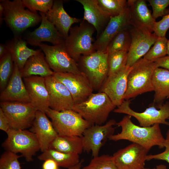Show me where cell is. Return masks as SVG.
<instances>
[{"label": "cell", "mask_w": 169, "mask_h": 169, "mask_svg": "<svg viewBox=\"0 0 169 169\" xmlns=\"http://www.w3.org/2000/svg\"><path fill=\"white\" fill-rule=\"evenodd\" d=\"M131 117L127 115L116 123V125L121 127V131L111 136L109 140H128L141 146L148 151L154 146H158L160 148L164 147L166 139L161 133L160 124L148 127L139 126L133 123Z\"/></svg>", "instance_id": "obj_1"}, {"label": "cell", "mask_w": 169, "mask_h": 169, "mask_svg": "<svg viewBox=\"0 0 169 169\" xmlns=\"http://www.w3.org/2000/svg\"><path fill=\"white\" fill-rule=\"evenodd\" d=\"M0 3L4 8L3 20L12 30L14 37H20L27 28L41 21L40 15L25 9L22 0H2Z\"/></svg>", "instance_id": "obj_2"}, {"label": "cell", "mask_w": 169, "mask_h": 169, "mask_svg": "<svg viewBox=\"0 0 169 169\" xmlns=\"http://www.w3.org/2000/svg\"><path fill=\"white\" fill-rule=\"evenodd\" d=\"M116 106L104 93H92L85 100L75 104L73 110L91 125H102Z\"/></svg>", "instance_id": "obj_3"}, {"label": "cell", "mask_w": 169, "mask_h": 169, "mask_svg": "<svg viewBox=\"0 0 169 169\" xmlns=\"http://www.w3.org/2000/svg\"><path fill=\"white\" fill-rule=\"evenodd\" d=\"M156 68L155 62L150 61L143 58L134 64L128 75L125 100L154 91L152 79Z\"/></svg>", "instance_id": "obj_4"}, {"label": "cell", "mask_w": 169, "mask_h": 169, "mask_svg": "<svg viewBox=\"0 0 169 169\" xmlns=\"http://www.w3.org/2000/svg\"><path fill=\"white\" fill-rule=\"evenodd\" d=\"M95 31L92 25L83 19L79 25L70 28L64 44L69 55L77 62L82 55L96 51L93 38Z\"/></svg>", "instance_id": "obj_5"}, {"label": "cell", "mask_w": 169, "mask_h": 169, "mask_svg": "<svg viewBox=\"0 0 169 169\" xmlns=\"http://www.w3.org/2000/svg\"><path fill=\"white\" fill-rule=\"evenodd\" d=\"M58 134L81 137L92 125L73 110L57 111L49 108L46 111Z\"/></svg>", "instance_id": "obj_6"}, {"label": "cell", "mask_w": 169, "mask_h": 169, "mask_svg": "<svg viewBox=\"0 0 169 169\" xmlns=\"http://www.w3.org/2000/svg\"><path fill=\"white\" fill-rule=\"evenodd\" d=\"M108 57L107 52L96 51L82 55L77 62L79 70L86 75L93 89L101 88L108 77Z\"/></svg>", "instance_id": "obj_7"}, {"label": "cell", "mask_w": 169, "mask_h": 169, "mask_svg": "<svg viewBox=\"0 0 169 169\" xmlns=\"http://www.w3.org/2000/svg\"><path fill=\"white\" fill-rule=\"evenodd\" d=\"M7 137L2 144L6 151L15 154L20 153L26 160H33V156L40 150L38 140L30 131L10 129L7 133Z\"/></svg>", "instance_id": "obj_8"}, {"label": "cell", "mask_w": 169, "mask_h": 169, "mask_svg": "<svg viewBox=\"0 0 169 169\" xmlns=\"http://www.w3.org/2000/svg\"><path fill=\"white\" fill-rule=\"evenodd\" d=\"M10 129L26 130L31 127L37 110L30 102H0Z\"/></svg>", "instance_id": "obj_9"}, {"label": "cell", "mask_w": 169, "mask_h": 169, "mask_svg": "<svg viewBox=\"0 0 169 169\" xmlns=\"http://www.w3.org/2000/svg\"><path fill=\"white\" fill-rule=\"evenodd\" d=\"M130 100H125L113 111L133 117L137 120L141 126L148 127L156 124L169 125V122L166 120L169 119V101L166 102L159 110L152 105L141 112H136L132 110L130 107Z\"/></svg>", "instance_id": "obj_10"}, {"label": "cell", "mask_w": 169, "mask_h": 169, "mask_svg": "<svg viewBox=\"0 0 169 169\" xmlns=\"http://www.w3.org/2000/svg\"><path fill=\"white\" fill-rule=\"evenodd\" d=\"M38 46L44 52L50 68L54 72L76 74L81 72L77 62L67 51L64 43L52 46L42 43Z\"/></svg>", "instance_id": "obj_11"}, {"label": "cell", "mask_w": 169, "mask_h": 169, "mask_svg": "<svg viewBox=\"0 0 169 169\" xmlns=\"http://www.w3.org/2000/svg\"><path fill=\"white\" fill-rule=\"evenodd\" d=\"M116 122L111 119L102 125H93L87 128L81 137L83 150L91 152L93 157L98 156L100 149L114 135Z\"/></svg>", "instance_id": "obj_12"}, {"label": "cell", "mask_w": 169, "mask_h": 169, "mask_svg": "<svg viewBox=\"0 0 169 169\" xmlns=\"http://www.w3.org/2000/svg\"><path fill=\"white\" fill-rule=\"evenodd\" d=\"M129 29L131 43L127 52L126 65L131 67L148 52L158 37L145 28L131 25Z\"/></svg>", "instance_id": "obj_13"}, {"label": "cell", "mask_w": 169, "mask_h": 169, "mask_svg": "<svg viewBox=\"0 0 169 169\" xmlns=\"http://www.w3.org/2000/svg\"><path fill=\"white\" fill-rule=\"evenodd\" d=\"M53 76L67 89L74 105L85 100L93 93L92 86L86 75L81 71L76 74L54 72Z\"/></svg>", "instance_id": "obj_14"}, {"label": "cell", "mask_w": 169, "mask_h": 169, "mask_svg": "<svg viewBox=\"0 0 169 169\" xmlns=\"http://www.w3.org/2000/svg\"><path fill=\"white\" fill-rule=\"evenodd\" d=\"M148 151L132 143L115 152L113 158L118 169H144Z\"/></svg>", "instance_id": "obj_15"}, {"label": "cell", "mask_w": 169, "mask_h": 169, "mask_svg": "<svg viewBox=\"0 0 169 169\" xmlns=\"http://www.w3.org/2000/svg\"><path fill=\"white\" fill-rule=\"evenodd\" d=\"M132 68L126 65L117 73L108 76L100 88V92L105 93L116 106L125 100L127 77Z\"/></svg>", "instance_id": "obj_16"}, {"label": "cell", "mask_w": 169, "mask_h": 169, "mask_svg": "<svg viewBox=\"0 0 169 169\" xmlns=\"http://www.w3.org/2000/svg\"><path fill=\"white\" fill-rule=\"evenodd\" d=\"M39 14L42 19L41 24L34 31L26 34L25 40L27 43L38 46L42 42H49L54 45L64 43L65 38L48 19L45 13L39 12Z\"/></svg>", "instance_id": "obj_17"}, {"label": "cell", "mask_w": 169, "mask_h": 169, "mask_svg": "<svg viewBox=\"0 0 169 169\" xmlns=\"http://www.w3.org/2000/svg\"><path fill=\"white\" fill-rule=\"evenodd\" d=\"M49 95V108L57 111L72 110L74 103L69 91L52 76L45 78Z\"/></svg>", "instance_id": "obj_18"}, {"label": "cell", "mask_w": 169, "mask_h": 169, "mask_svg": "<svg viewBox=\"0 0 169 169\" xmlns=\"http://www.w3.org/2000/svg\"><path fill=\"white\" fill-rule=\"evenodd\" d=\"M129 14L127 8L119 15L111 17L107 26L103 32L94 42L95 51L106 52L109 43L118 33L131 25Z\"/></svg>", "instance_id": "obj_19"}, {"label": "cell", "mask_w": 169, "mask_h": 169, "mask_svg": "<svg viewBox=\"0 0 169 169\" xmlns=\"http://www.w3.org/2000/svg\"><path fill=\"white\" fill-rule=\"evenodd\" d=\"M23 79L31 103L37 110L45 113L49 108V102L45 78L33 76Z\"/></svg>", "instance_id": "obj_20"}, {"label": "cell", "mask_w": 169, "mask_h": 169, "mask_svg": "<svg viewBox=\"0 0 169 169\" xmlns=\"http://www.w3.org/2000/svg\"><path fill=\"white\" fill-rule=\"evenodd\" d=\"M30 130L36 136L42 152L49 148L51 142L58 135L46 113L39 110L37 111Z\"/></svg>", "instance_id": "obj_21"}, {"label": "cell", "mask_w": 169, "mask_h": 169, "mask_svg": "<svg viewBox=\"0 0 169 169\" xmlns=\"http://www.w3.org/2000/svg\"><path fill=\"white\" fill-rule=\"evenodd\" d=\"M12 75L5 88L1 92L0 102H30L20 70L14 63Z\"/></svg>", "instance_id": "obj_22"}, {"label": "cell", "mask_w": 169, "mask_h": 169, "mask_svg": "<svg viewBox=\"0 0 169 169\" xmlns=\"http://www.w3.org/2000/svg\"><path fill=\"white\" fill-rule=\"evenodd\" d=\"M130 24L134 27L146 29L152 33L156 19L152 17L145 0L127 1Z\"/></svg>", "instance_id": "obj_23"}, {"label": "cell", "mask_w": 169, "mask_h": 169, "mask_svg": "<svg viewBox=\"0 0 169 169\" xmlns=\"http://www.w3.org/2000/svg\"><path fill=\"white\" fill-rule=\"evenodd\" d=\"M63 3L62 0H54L52 8L45 14L48 19L65 39L68 36L72 25L82 20L70 16L64 10Z\"/></svg>", "instance_id": "obj_24"}, {"label": "cell", "mask_w": 169, "mask_h": 169, "mask_svg": "<svg viewBox=\"0 0 169 169\" xmlns=\"http://www.w3.org/2000/svg\"><path fill=\"white\" fill-rule=\"evenodd\" d=\"M83 6V19L92 25L99 35L107 26L110 17L99 6L97 0H76Z\"/></svg>", "instance_id": "obj_25"}, {"label": "cell", "mask_w": 169, "mask_h": 169, "mask_svg": "<svg viewBox=\"0 0 169 169\" xmlns=\"http://www.w3.org/2000/svg\"><path fill=\"white\" fill-rule=\"evenodd\" d=\"M41 51L40 49L37 54L31 57L20 70L23 78L33 76L45 78L53 75L54 72L50 68Z\"/></svg>", "instance_id": "obj_26"}, {"label": "cell", "mask_w": 169, "mask_h": 169, "mask_svg": "<svg viewBox=\"0 0 169 169\" xmlns=\"http://www.w3.org/2000/svg\"><path fill=\"white\" fill-rule=\"evenodd\" d=\"M26 41L21 37H14L6 44L14 63L20 70L23 69L26 62L32 56L38 53L40 49L35 50L28 48Z\"/></svg>", "instance_id": "obj_27"}, {"label": "cell", "mask_w": 169, "mask_h": 169, "mask_svg": "<svg viewBox=\"0 0 169 169\" xmlns=\"http://www.w3.org/2000/svg\"><path fill=\"white\" fill-rule=\"evenodd\" d=\"M152 82L155 92L154 103L159 109L163 105V102L169 98V70L156 68L153 74Z\"/></svg>", "instance_id": "obj_28"}, {"label": "cell", "mask_w": 169, "mask_h": 169, "mask_svg": "<svg viewBox=\"0 0 169 169\" xmlns=\"http://www.w3.org/2000/svg\"><path fill=\"white\" fill-rule=\"evenodd\" d=\"M49 149L65 153L79 155L83 150L81 137L59 135L51 142Z\"/></svg>", "instance_id": "obj_29"}, {"label": "cell", "mask_w": 169, "mask_h": 169, "mask_svg": "<svg viewBox=\"0 0 169 169\" xmlns=\"http://www.w3.org/2000/svg\"><path fill=\"white\" fill-rule=\"evenodd\" d=\"M38 159L45 161L51 159L55 161L59 167L67 168L75 166L80 162L79 154L61 152L48 149L38 156Z\"/></svg>", "instance_id": "obj_30"}, {"label": "cell", "mask_w": 169, "mask_h": 169, "mask_svg": "<svg viewBox=\"0 0 169 169\" xmlns=\"http://www.w3.org/2000/svg\"><path fill=\"white\" fill-rule=\"evenodd\" d=\"M129 28L121 31L111 40L106 50V52L108 54L119 51L128 52L131 43V36Z\"/></svg>", "instance_id": "obj_31"}, {"label": "cell", "mask_w": 169, "mask_h": 169, "mask_svg": "<svg viewBox=\"0 0 169 169\" xmlns=\"http://www.w3.org/2000/svg\"><path fill=\"white\" fill-rule=\"evenodd\" d=\"M14 62L8 52L0 59V90H3L8 84L12 75Z\"/></svg>", "instance_id": "obj_32"}, {"label": "cell", "mask_w": 169, "mask_h": 169, "mask_svg": "<svg viewBox=\"0 0 169 169\" xmlns=\"http://www.w3.org/2000/svg\"><path fill=\"white\" fill-rule=\"evenodd\" d=\"M101 8L111 17L118 16L127 8L126 0H97Z\"/></svg>", "instance_id": "obj_33"}, {"label": "cell", "mask_w": 169, "mask_h": 169, "mask_svg": "<svg viewBox=\"0 0 169 169\" xmlns=\"http://www.w3.org/2000/svg\"><path fill=\"white\" fill-rule=\"evenodd\" d=\"M127 52L119 51L108 54V76L115 74L126 65Z\"/></svg>", "instance_id": "obj_34"}, {"label": "cell", "mask_w": 169, "mask_h": 169, "mask_svg": "<svg viewBox=\"0 0 169 169\" xmlns=\"http://www.w3.org/2000/svg\"><path fill=\"white\" fill-rule=\"evenodd\" d=\"M167 41L166 37H158L153 46L143 58L150 61L155 62L157 59L165 56L167 54Z\"/></svg>", "instance_id": "obj_35"}, {"label": "cell", "mask_w": 169, "mask_h": 169, "mask_svg": "<svg viewBox=\"0 0 169 169\" xmlns=\"http://www.w3.org/2000/svg\"><path fill=\"white\" fill-rule=\"evenodd\" d=\"M81 169H118L113 156L107 154L93 157L90 163Z\"/></svg>", "instance_id": "obj_36"}, {"label": "cell", "mask_w": 169, "mask_h": 169, "mask_svg": "<svg viewBox=\"0 0 169 169\" xmlns=\"http://www.w3.org/2000/svg\"><path fill=\"white\" fill-rule=\"evenodd\" d=\"M22 157L17 154L6 151L0 158V169H21L18 159Z\"/></svg>", "instance_id": "obj_37"}, {"label": "cell", "mask_w": 169, "mask_h": 169, "mask_svg": "<svg viewBox=\"0 0 169 169\" xmlns=\"http://www.w3.org/2000/svg\"><path fill=\"white\" fill-rule=\"evenodd\" d=\"M23 3L25 8L34 12H39L47 13L52 8L54 0H23Z\"/></svg>", "instance_id": "obj_38"}, {"label": "cell", "mask_w": 169, "mask_h": 169, "mask_svg": "<svg viewBox=\"0 0 169 169\" xmlns=\"http://www.w3.org/2000/svg\"><path fill=\"white\" fill-rule=\"evenodd\" d=\"M153 10V17L156 19L157 18L164 16L169 13L167 7L169 5V0H148Z\"/></svg>", "instance_id": "obj_39"}, {"label": "cell", "mask_w": 169, "mask_h": 169, "mask_svg": "<svg viewBox=\"0 0 169 169\" xmlns=\"http://www.w3.org/2000/svg\"><path fill=\"white\" fill-rule=\"evenodd\" d=\"M169 28V13L163 16L160 21L155 22L153 32L158 37H164Z\"/></svg>", "instance_id": "obj_40"}, {"label": "cell", "mask_w": 169, "mask_h": 169, "mask_svg": "<svg viewBox=\"0 0 169 169\" xmlns=\"http://www.w3.org/2000/svg\"><path fill=\"white\" fill-rule=\"evenodd\" d=\"M164 146L165 150L163 151L156 154L147 155L146 161L161 160L166 161L169 163V140L165 139Z\"/></svg>", "instance_id": "obj_41"}, {"label": "cell", "mask_w": 169, "mask_h": 169, "mask_svg": "<svg viewBox=\"0 0 169 169\" xmlns=\"http://www.w3.org/2000/svg\"><path fill=\"white\" fill-rule=\"evenodd\" d=\"M0 129L6 133L10 129L8 119L1 108H0Z\"/></svg>", "instance_id": "obj_42"}, {"label": "cell", "mask_w": 169, "mask_h": 169, "mask_svg": "<svg viewBox=\"0 0 169 169\" xmlns=\"http://www.w3.org/2000/svg\"><path fill=\"white\" fill-rule=\"evenodd\" d=\"M155 63L157 68L161 67L169 70V56L161 58L156 60Z\"/></svg>", "instance_id": "obj_43"}, {"label": "cell", "mask_w": 169, "mask_h": 169, "mask_svg": "<svg viewBox=\"0 0 169 169\" xmlns=\"http://www.w3.org/2000/svg\"><path fill=\"white\" fill-rule=\"evenodd\" d=\"M42 165L43 169H60L57 162L51 159L44 161Z\"/></svg>", "instance_id": "obj_44"}, {"label": "cell", "mask_w": 169, "mask_h": 169, "mask_svg": "<svg viewBox=\"0 0 169 169\" xmlns=\"http://www.w3.org/2000/svg\"><path fill=\"white\" fill-rule=\"evenodd\" d=\"M8 52V50L6 44H0V58H2Z\"/></svg>", "instance_id": "obj_45"}, {"label": "cell", "mask_w": 169, "mask_h": 169, "mask_svg": "<svg viewBox=\"0 0 169 169\" xmlns=\"http://www.w3.org/2000/svg\"><path fill=\"white\" fill-rule=\"evenodd\" d=\"M4 8L3 5L0 3V23L2 24L3 20V16Z\"/></svg>", "instance_id": "obj_46"}, {"label": "cell", "mask_w": 169, "mask_h": 169, "mask_svg": "<svg viewBox=\"0 0 169 169\" xmlns=\"http://www.w3.org/2000/svg\"><path fill=\"white\" fill-rule=\"evenodd\" d=\"M144 169H167L166 165L164 164H160L156 166L153 168H145Z\"/></svg>", "instance_id": "obj_47"}, {"label": "cell", "mask_w": 169, "mask_h": 169, "mask_svg": "<svg viewBox=\"0 0 169 169\" xmlns=\"http://www.w3.org/2000/svg\"><path fill=\"white\" fill-rule=\"evenodd\" d=\"M82 163V161H80L77 164L71 167L67 168V169H81Z\"/></svg>", "instance_id": "obj_48"}, {"label": "cell", "mask_w": 169, "mask_h": 169, "mask_svg": "<svg viewBox=\"0 0 169 169\" xmlns=\"http://www.w3.org/2000/svg\"><path fill=\"white\" fill-rule=\"evenodd\" d=\"M167 54L169 56V40L168 39L167 44Z\"/></svg>", "instance_id": "obj_49"}, {"label": "cell", "mask_w": 169, "mask_h": 169, "mask_svg": "<svg viewBox=\"0 0 169 169\" xmlns=\"http://www.w3.org/2000/svg\"><path fill=\"white\" fill-rule=\"evenodd\" d=\"M166 139L167 140H169V129L167 131V132L166 133Z\"/></svg>", "instance_id": "obj_50"}]
</instances>
